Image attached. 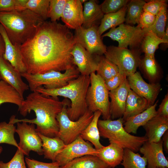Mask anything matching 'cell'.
<instances>
[{
  "mask_svg": "<svg viewBox=\"0 0 168 168\" xmlns=\"http://www.w3.org/2000/svg\"><path fill=\"white\" fill-rule=\"evenodd\" d=\"M165 0H152L146 2L143 7V11L156 16L161 8L167 4Z\"/></svg>",
  "mask_w": 168,
  "mask_h": 168,
  "instance_id": "obj_43",
  "label": "cell"
},
{
  "mask_svg": "<svg viewBox=\"0 0 168 168\" xmlns=\"http://www.w3.org/2000/svg\"><path fill=\"white\" fill-rule=\"evenodd\" d=\"M16 128L12 124L9 122L0 123V143H6L12 145L19 148L18 144L14 138V133Z\"/></svg>",
  "mask_w": 168,
  "mask_h": 168,
  "instance_id": "obj_38",
  "label": "cell"
},
{
  "mask_svg": "<svg viewBox=\"0 0 168 168\" xmlns=\"http://www.w3.org/2000/svg\"><path fill=\"white\" fill-rule=\"evenodd\" d=\"M168 168L166 167H159V168Z\"/></svg>",
  "mask_w": 168,
  "mask_h": 168,
  "instance_id": "obj_53",
  "label": "cell"
},
{
  "mask_svg": "<svg viewBox=\"0 0 168 168\" xmlns=\"http://www.w3.org/2000/svg\"><path fill=\"white\" fill-rule=\"evenodd\" d=\"M90 77V83L86 96L87 109L93 113L100 111L104 120L110 119L109 91L105 81L95 72L91 73Z\"/></svg>",
  "mask_w": 168,
  "mask_h": 168,
  "instance_id": "obj_8",
  "label": "cell"
},
{
  "mask_svg": "<svg viewBox=\"0 0 168 168\" xmlns=\"http://www.w3.org/2000/svg\"><path fill=\"white\" fill-rule=\"evenodd\" d=\"M64 103L61 111L57 116L59 129L57 136L61 139L66 145L75 140L80 136L92 120L94 113L87 109L84 114L78 120L73 121L69 118L67 114V108L70 102L64 99Z\"/></svg>",
  "mask_w": 168,
  "mask_h": 168,
  "instance_id": "obj_6",
  "label": "cell"
},
{
  "mask_svg": "<svg viewBox=\"0 0 168 168\" xmlns=\"http://www.w3.org/2000/svg\"><path fill=\"white\" fill-rule=\"evenodd\" d=\"M158 100L143 111L127 120L123 124L124 128L128 133L136 134L138 128L143 126L157 114L156 107Z\"/></svg>",
  "mask_w": 168,
  "mask_h": 168,
  "instance_id": "obj_24",
  "label": "cell"
},
{
  "mask_svg": "<svg viewBox=\"0 0 168 168\" xmlns=\"http://www.w3.org/2000/svg\"><path fill=\"white\" fill-rule=\"evenodd\" d=\"M156 17V16L143 11L137 26L142 29L148 28L153 25Z\"/></svg>",
  "mask_w": 168,
  "mask_h": 168,
  "instance_id": "obj_45",
  "label": "cell"
},
{
  "mask_svg": "<svg viewBox=\"0 0 168 168\" xmlns=\"http://www.w3.org/2000/svg\"><path fill=\"white\" fill-rule=\"evenodd\" d=\"M167 4L164 5L156 16L153 25L148 28L144 29L147 31H152L156 36L162 39L164 34L167 20Z\"/></svg>",
  "mask_w": 168,
  "mask_h": 168,
  "instance_id": "obj_36",
  "label": "cell"
},
{
  "mask_svg": "<svg viewBox=\"0 0 168 168\" xmlns=\"http://www.w3.org/2000/svg\"><path fill=\"white\" fill-rule=\"evenodd\" d=\"M5 50V42L2 36L0 34V58L2 57Z\"/></svg>",
  "mask_w": 168,
  "mask_h": 168,
  "instance_id": "obj_49",
  "label": "cell"
},
{
  "mask_svg": "<svg viewBox=\"0 0 168 168\" xmlns=\"http://www.w3.org/2000/svg\"><path fill=\"white\" fill-rule=\"evenodd\" d=\"M64 101V99L61 101L58 98L46 96L36 91L32 92L22 101L18 110L24 117L33 111L36 118L31 119H18L12 115L9 122L13 124L21 122L35 124L37 132L49 137H56L59 129L56 118L62 109Z\"/></svg>",
  "mask_w": 168,
  "mask_h": 168,
  "instance_id": "obj_2",
  "label": "cell"
},
{
  "mask_svg": "<svg viewBox=\"0 0 168 168\" xmlns=\"http://www.w3.org/2000/svg\"><path fill=\"white\" fill-rule=\"evenodd\" d=\"M162 140L163 149L165 152L168 153V130L166 131L163 135Z\"/></svg>",
  "mask_w": 168,
  "mask_h": 168,
  "instance_id": "obj_48",
  "label": "cell"
},
{
  "mask_svg": "<svg viewBox=\"0 0 168 168\" xmlns=\"http://www.w3.org/2000/svg\"><path fill=\"white\" fill-rule=\"evenodd\" d=\"M37 132L42 141L44 158L55 161L56 157L66 145L58 136L49 137Z\"/></svg>",
  "mask_w": 168,
  "mask_h": 168,
  "instance_id": "obj_26",
  "label": "cell"
},
{
  "mask_svg": "<svg viewBox=\"0 0 168 168\" xmlns=\"http://www.w3.org/2000/svg\"><path fill=\"white\" fill-rule=\"evenodd\" d=\"M101 115L99 111L94 112L92 120L80 135L84 140L91 142L96 150L103 146L100 142V136L98 126V122Z\"/></svg>",
  "mask_w": 168,
  "mask_h": 168,
  "instance_id": "obj_29",
  "label": "cell"
},
{
  "mask_svg": "<svg viewBox=\"0 0 168 168\" xmlns=\"http://www.w3.org/2000/svg\"><path fill=\"white\" fill-rule=\"evenodd\" d=\"M50 0H26L25 9H28L46 21L48 18Z\"/></svg>",
  "mask_w": 168,
  "mask_h": 168,
  "instance_id": "obj_37",
  "label": "cell"
},
{
  "mask_svg": "<svg viewBox=\"0 0 168 168\" xmlns=\"http://www.w3.org/2000/svg\"><path fill=\"white\" fill-rule=\"evenodd\" d=\"M60 168H111L97 156L87 155L75 159Z\"/></svg>",
  "mask_w": 168,
  "mask_h": 168,
  "instance_id": "obj_30",
  "label": "cell"
},
{
  "mask_svg": "<svg viewBox=\"0 0 168 168\" xmlns=\"http://www.w3.org/2000/svg\"><path fill=\"white\" fill-rule=\"evenodd\" d=\"M90 83V76L80 74L63 87L48 89L42 86L37 88L35 91L46 96L55 98L60 96L69 99L70 104L67 108V114L70 119L75 121L82 116L87 109L86 96Z\"/></svg>",
  "mask_w": 168,
  "mask_h": 168,
  "instance_id": "obj_4",
  "label": "cell"
},
{
  "mask_svg": "<svg viewBox=\"0 0 168 168\" xmlns=\"http://www.w3.org/2000/svg\"><path fill=\"white\" fill-rule=\"evenodd\" d=\"M28 124L25 122L17 123L16 132L18 135L20 141L19 148L24 155L29 156L32 151L38 155H43L41 139L36 130L35 124Z\"/></svg>",
  "mask_w": 168,
  "mask_h": 168,
  "instance_id": "obj_11",
  "label": "cell"
},
{
  "mask_svg": "<svg viewBox=\"0 0 168 168\" xmlns=\"http://www.w3.org/2000/svg\"><path fill=\"white\" fill-rule=\"evenodd\" d=\"M97 153V150L79 136L66 145L56 157L55 161L62 166L76 158L87 155L96 156Z\"/></svg>",
  "mask_w": 168,
  "mask_h": 168,
  "instance_id": "obj_13",
  "label": "cell"
},
{
  "mask_svg": "<svg viewBox=\"0 0 168 168\" xmlns=\"http://www.w3.org/2000/svg\"><path fill=\"white\" fill-rule=\"evenodd\" d=\"M100 56L98 58L96 74L105 81L118 74L119 69L117 66L105 56Z\"/></svg>",
  "mask_w": 168,
  "mask_h": 168,
  "instance_id": "obj_35",
  "label": "cell"
},
{
  "mask_svg": "<svg viewBox=\"0 0 168 168\" xmlns=\"http://www.w3.org/2000/svg\"><path fill=\"white\" fill-rule=\"evenodd\" d=\"M146 2L142 0L129 1L126 5L127 14L125 18V22L127 24H138Z\"/></svg>",
  "mask_w": 168,
  "mask_h": 168,
  "instance_id": "obj_33",
  "label": "cell"
},
{
  "mask_svg": "<svg viewBox=\"0 0 168 168\" xmlns=\"http://www.w3.org/2000/svg\"><path fill=\"white\" fill-rule=\"evenodd\" d=\"M151 106L145 98L130 89L126 101L124 112L122 117L124 123L129 118L142 112Z\"/></svg>",
  "mask_w": 168,
  "mask_h": 168,
  "instance_id": "obj_22",
  "label": "cell"
},
{
  "mask_svg": "<svg viewBox=\"0 0 168 168\" xmlns=\"http://www.w3.org/2000/svg\"><path fill=\"white\" fill-rule=\"evenodd\" d=\"M129 0H105L100 5L104 14L115 12L126 5Z\"/></svg>",
  "mask_w": 168,
  "mask_h": 168,
  "instance_id": "obj_40",
  "label": "cell"
},
{
  "mask_svg": "<svg viewBox=\"0 0 168 168\" xmlns=\"http://www.w3.org/2000/svg\"><path fill=\"white\" fill-rule=\"evenodd\" d=\"M0 168H26L24 159V155L19 148L9 162L4 163L0 161Z\"/></svg>",
  "mask_w": 168,
  "mask_h": 168,
  "instance_id": "obj_41",
  "label": "cell"
},
{
  "mask_svg": "<svg viewBox=\"0 0 168 168\" xmlns=\"http://www.w3.org/2000/svg\"><path fill=\"white\" fill-rule=\"evenodd\" d=\"M98 26L85 28L81 26L75 30L77 43L79 44L92 55L104 54L107 47L103 43L98 32Z\"/></svg>",
  "mask_w": 168,
  "mask_h": 168,
  "instance_id": "obj_12",
  "label": "cell"
},
{
  "mask_svg": "<svg viewBox=\"0 0 168 168\" xmlns=\"http://www.w3.org/2000/svg\"><path fill=\"white\" fill-rule=\"evenodd\" d=\"M44 21L28 9L0 12V24L14 45H21L32 37Z\"/></svg>",
  "mask_w": 168,
  "mask_h": 168,
  "instance_id": "obj_3",
  "label": "cell"
},
{
  "mask_svg": "<svg viewBox=\"0 0 168 168\" xmlns=\"http://www.w3.org/2000/svg\"><path fill=\"white\" fill-rule=\"evenodd\" d=\"M147 31L138 26L122 24L117 27L110 29L108 32L101 36L108 37L118 42V47L130 49L139 50L142 39Z\"/></svg>",
  "mask_w": 168,
  "mask_h": 168,
  "instance_id": "obj_10",
  "label": "cell"
},
{
  "mask_svg": "<svg viewBox=\"0 0 168 168\" xmlns=\"http://www.w3.org/2000/svg\"><path fill=\"white\" fill-rule=\"evenodd\" d=\"M25 161L28 168H60L56 161L45 163L28 157L25 158Z\"/></svg>",
  "mask_w": 168,
  "mask_h": 168,
  "instance_id": "obj_44",
  "label": "cell"
},
{
  "mask_svg": "<svg viewBox=\"0 0 168 168\" xmlns=\"http://www.w3.org/2000/svg\"><path fill=\"white\" fill-rule=\"evenodd\" d=\"M121 164L124 168H146L147 163L144 156L129 149H125Z\"/></svg>",
  "mask_w": 168,
  "mask_h": 168,
  "instance_id": "obj_34",
  "label": "cell"
},
{
  "mask_svg": "<svg viewBox=\"0 0 168 168\" xmlns=\"http://www.w3.org/2000/svg\"><path fill=\"white\" fill-rule=\"evenodd\" d=\"M123 124L122 118L116 120L99 119L98 126L100 136L124 149H128L135 152L139 151L142 146L148 141L147 137L130 134L124 129Z\"/></svg>",
  "mask_w": 168,
  "mask_h": 168,
  "instance_id": "obj_5",
  "label": "cell"
},
{
  "mask_svg": "<svg viewBox=\"0 0 168 168\" xmlns=\"http://www.w3.org/2000/svg\"><path fill=\"white\" fill-rule=\"evenodd\" d=\"M26 0H0V12L25 9Z\"/></svg>",
  "mask_w": 168,
  "mask_h": 168,
  "instance_id": "obj_42",
  "label": "cell"
},
{
  "mask_svg": "<svg viewBox=\"0 0 168 168\" xmlns=\"http://www.w3.org/2000/svg\"><path fill=\"white\" fill-rule=\"evenodd\" d=\"M130 89L127 78L116 89L109 91L110 108L112 120L122 118L124 112L126 101Z\"/></svg>",
  "mask_w": 168,
  "mask_h": 168,
  "instance_id": "obj_17",
  "label": "cell"
},
{
  "mask_svg": "<svg viewBox=\"0 0 168 168\" xmlns=\"http://www.w3.org/2000/svg\"><path fill=\"white\" fill-rule=\"evenodd\" d=\"M157 115L168 118V93L165 96L163 99L159 106V107L156 111Z\"/></svg>",
  "mask_w": 168,
  "mask_h": 168,
  "instance_id": "obj_47",
  "label": "cell"
},
{
  "mask_svg": "<svg viewBox=\"0 0 168 168\" xmlns=\"http://www.w3.org/2000/svg\"><path fill=\"white\" fill-rule=\"evenodd\" d=\"M126 10V5L117 12L104 14L98 27L99 35L101 36L107 30L123 24L125 22Z\"/></svg>",
  "mask_w": 168,
  "mask_h": 168,
  "instance_id": "obj_28",
  "label": "cell"
},
{
  "mask_svg": "<svg viewBox=\"0 0 168 168\" xmlns=\"http://www.w3.org/2000/svg\"><path fill=\"white\" fill-rule=\"evenodd\" d=\"M67 0H50L48 18L51 22H56L61 18Z\"/></svg>",
  "mask_w": 168,
  "mask_h": 168,
  "instance_id": "obj_39",
  "label": "cell"
},
{
  "mask_svg": "<svg viewBox=\"0 0 168 168\" xmlns=\"http://www.w3.org/2000/svg\"><path fill=\"white\" fill-rule=\"evenodd\" d=\"M127 79L130 89L147 100L151 105L154 104L161 89V85L159 82L147 83L143 80L140 73L137 71L128 77Z\"/></svg>",
  "mask_w": 168,
  "mask_h": 168,
  "instance_id": "obj_14",
  "label": "cell"
},
{
  "mask_svg": "<svg viewBox=\"0 0 168 168\" xmlns=\"http://www.w3.org/2000/svg\"><path fill=\"white\" fill-rule=\"evenodd\" d=\"M24 100L14 88L4 81H0V105L8 103L15 104L19 108Z\"/></svg>",
  "mask_w": 168,
  "mask_h": 168,
  "instance_id": "obj_31",
  "label": "cell"
},
{
  "mask_svg": "<svg viewBox=\"0 0 168 168\" xmlns=\"http://www.w3.org/2000/svg\"><path fill=\"white\" fill-rule=\"evenodd\" d=\"M74 65L77 66L80 75L90 76L95 72L98 68V59H94L93 55L79 44L77 43L71 52ZM99 58V57H98Z\"/></svg>",
  "mask_w": 168,
  "mask_h": 168,
  "instance_id": "obj_15",
  "label": "cell"
},
{
  "mask_svg": "<svg viewBox=\"0 0 168 168\" xmlns=\"http://www.w3.org/2000/svg\"><path fill=\"white\" fill-rule=\"evenodd\" d=\"M146 131L145 136L149 142H157L168 130V118L157 114L143 126Z\"/></svg>",
  "mask_w": 168,
  "mask_h": 168,
  "instance_id": "obj_21",
  "label": "cell"
},
{
  "mask_svg": "<svg viewBox=\"0 0 168 168\" xmlns=\"http://www.w3.org/2000/svg\"><path fill=\"white\" fill-rule=\"evenodd\" d=\"M144 77L147 79L151 83H158L161 77L159 67L155 57H152L144 55L141 59L138 66Z\"/></svg>",
  "mask_w": 168,
  "mask_h": 168,
  "instance_id": "obj_27",
  "label": "cell"
},
{
  "mask_svg": "<svg viewBox=\"0 0 168 168\" xmlns=\"http://www.w3.org/2000/svg\"><path fill=\"white\" fill-rule=\"evenodd\" d=\"M97 150L96 156L111 168L121 164L123 158L124 149L113 142L103 146Z\"/></svg>",
  "mask_w": 168,
  "mask_h": 168,
  "instance_id": "obj_23",
  "label": "cell"
},
{
  "mask_svg": "<svg viewBox=\"0 0 168 168\" xmlns=\"http://www.w3.org/2000/svg\"><path fill=\"white\" fill-rule=\"evenodd\" d=\"M104 15L100 5L95 0H87L84 3L83 21L82 26L85 28L98 26V23L101 21Z\"/></svg>",
  "mask_w": 168,
  "mask_h": 168,
  "instance_id": "obj_25",
  "label": "cell"
},
{
  "mask_svg": "<svg viewBox=\"0 0 168 168\" xmlns=\"http://www.w3.org/2000/svg\"><path fill=\"white\" fill-rule=\"evenodd\" d=\"M82 4H84L87 0H80Z\"/></svg>",
  "mask_w": 168,
  "mask_h": 168,
  "instance_id": "obj_51",
  "label": "cell"
},
{
  "mask_svg": "<svg viewBox=\"0 0 168 168\" xmlns=\"http://www.w3.org/2000/svg\"><path fill=\"white\" fill-rule=\"evenodd\" d=\"M127 77L119 72L112 78L105 81V83L107 88L110 91L118 87L127 78Z\"/></svg>",
  "mask_w": 168,
  "mask_h": 168,
  "instance_id": "obj_46",
  "label": "cell"
},
{
  "mask_svg": "<svg viewBox=\"0 0 168 168\" xmlns=\"http://www.w3.org/2000/svg\"><path fill=\"white\" fill-rule=\"evenodd\" d=\"M3 149L2 147L1 146H0V154L1 153Z\"/></svg>",
  "mask_w": 168,
  "mask_h": 168,
  "instance_id": "obj_52",
  "label": "cell"
},
{
  "mask_svg": "<svg viewBox=\"0 0 168 168\" xmlns=\"http://www.w3.org/2000/svg\"><path fill=\"white\" fill-rule=\"evenodd\" d=\"M161 139L157 142L147 141L140 147L139 151L147 161V168H168V161L163 152Z\"/></svg>",
  "mask_w": 168,
  "mask_h": 168,
  "instance_id": "obj_16",
  "label": "cell"
},
{
  "mask_svg": "<svg viewBox=\"0 0 168 168\" xmlns=\"http://www.w3.org/2000/svg\"><path fill=\"white\" fill-rule=\"evenodd\" d=\"M0 34L5 42V50L3 58L21 73L27 72L20 50L21 45L13 44L9 40L5 30L0 24Z\"/></svg>",
  "mask_w": 168,
  "mask_h": 168,
  "instance_id": "obj_19",
  "label": "cell"
},
{
  "mask_svg": "<svg viewBox=\"0 0 168 168\" xmlns=\"http://www.w3.org/2000/svg\"><path fill=\"white\" fill-rule=\"evenodd\" d=\"M168 25L166 26L165 32L164 36L162 38V39L165 42L166 44V45L168 44Z\"/></svg>",
  "mask_w": 168,
  "mask_h": 168,
  "instance_id": "obj_50",
  "label": "cell"
},
{
  "mask_svg": "<svg viewBox=\"0 0 168 168\" xmlns=\"http://www.w3.org/2000/svg\"><path fill=\"white\" fill-rule=\"evenodd\" d=\"M1 80H2V79H1V75H0V81Z\"/></svg>",
  "mask_w": 168,
  "mask_h": 168,
  "instance_id": "obj_54",
  "label": "cell"
},
{
  "mask_svg": "<svg viewBox=\"0 0 168 168\" xmlns=\"http://www.w3.org/2000/svg\"><path fill=\"white\" fill-rule=\"evenodd\" d=\"M0 74L2 80L14 88L23 98L24 92L29 89L22 79L21 73L2 57L0 58Z\"/></svg>",
  "mask_w": 168,
  "mask_h": 168,
  "instance_id": "obj_18",
  "label": "cell"
},
{
  "mask_svg": "<svg viewBox=\"0 0 168 168\" xmlns=\"http://www.w3.org/2000/svg\"><path fill=\"white\" fill-rule=\"evenodd\" d=\"M76 67L66 70L64 73L51 71L43 73L32 74L27 72L21 73L28 83L29 89L32 92L43 85L46 89H53L67 85L68 82L77 77L80 75Z\"/></svg>",
  "mask_w": 168,
  "mask_h": 168,
  "instance_id": "obj_7",
  "label": "cell"
},
{
  "mask_svg": "<svg viewBox=\"0 0 168 168\" xmlns=\"http://www.w3.org/2000/svg\"><path fill=\"white\" fill-rule=\"evenodd\" d=\"M83 9L80 0H67L61 18L68 28L75 30L82 26Z\"/></svg>",
  "mask_w": 168,
  "mask_h": 168,
  "instance_id": "obj_20",
  "label": "cell"
},
{
  "mask_svg": "<svg viewBox=\"0 0 168 168\" xmlns=\"http://www.w3.org/2000/svg\"><path fill=\"white\" fill-rule=\"evenodd\" d=\"M104 55L105 58L117 66L120 73L127 77L137 71L141 59L139 50L114 46L107 47Z\"/></svg>",
  "mask_w": 168,
  "mask_h": 168,
  "instance_id": "obj_9",
  "label": "cell"
},
{
  "mask_svg": "<svg viewBox=\"0 0 168 168\" xmlns=\"http://www.w3.org/2000/svg\"><path fill=\"white\" fill-rule=\"evenodd\" d=\"M162 44H166L165 41L156 36L152 31H148L145 35L142 41L140 48L145 55L155 57V53Z\"/></svg>",
  "mask_w": 168,
  "mask_h": 168,
  "instance_id": "obj_32",
  "label": "cell"
},
{
  "mask_svg": "<svg viewBox=\"0 0 168 168\" xmlns=\"http://www.w3.org/2000/svg\"><path fill=\"white\" fill-rule=\"evenodd\" d=\"M76 43L74 35L65 25L44 21L20 46L27 72H61L75 67L71 52Z\"/></svg>",
  "mask_w": 168,
  "mask_h": 168,
  "instance_id": "obj_1",
  "label": "cell"
}]
</instances>
